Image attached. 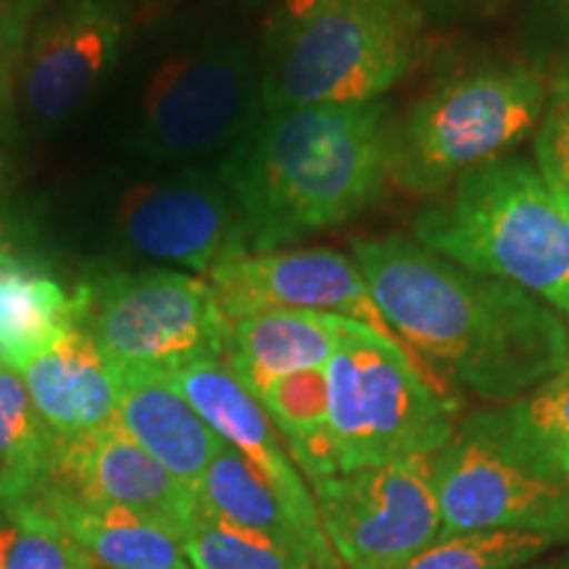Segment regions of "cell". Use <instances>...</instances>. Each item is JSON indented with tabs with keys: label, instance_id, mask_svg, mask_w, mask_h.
<instances>
[{
	"label": "cell",
	"instance_id": "obj_4",
	"mask_svg": "<svg viewBox=\"0 0 569 569\" xmlns=\"http://www.w3.org/2000/svg\"><path fill=\"white\" fill-rule=\"evenodd\" d=\"M411 238L569 317V201L536 163L507 156L459 177L415 219Z\"/></svg>",
	"mask_w": 569,
	"mask_h": 569
},
{
	"label": "cell",
	"instance_id": "obj_32",
	"mask_svg": "<svg viewBox=\"0 0 569 569\" xmlns=\"http://www.w3.org/2000/svg\"><path fill=\"white\" fill-rule=\"evenodd\" d=\"M522 569H569V559H557V561H540V565H528Z\"/></svg>",
	"mask_w": 569,
	"mask_h": 569
},
{
	"label": "cell",
	"instance_id": "obj_33",
	"mask_svg": "<svg viewBox=\"0 0 569 569\" xmlns=\"http://www.w3.org/2000/svg\"><path fill=\"white\" fill-rule=\"evenodd\" d=\"M3 188H6V161L3 156H0V196H3Z\"/></svg>",
	"mask_w": 569,
	"mask_h": 569
},
{
	"label": "cell",
	"instance_id": "obj_30",
	"mask_svg": "<svg viewBox=\"0 0 569 569\" xmlns=\"http://www.w3.org/2000/svg\"><path fill=\"white\" fill-rule=\"evenodd\" d=\"M13 74H17V63H0V124L9 117L13 103Z\"/></svg>",
	"mask_w": 569,
	"mask_h": 569
},
{
	"label": "cell",
	"instance_id": "obj_22",
	"mask_svg": "<svg viewBox=\"0 0 569 569\" xmlns=\"http://www.w3.org/2000/svg\"><path fill=\"white\" fill-rule=\"evenodd\" d=\"M280 432L298 472L311 486L338 475L336 448L330 438V403H327L325 369L284 375L253 396Z\"/></svg>",
	"mask_w": 569,
	"mask_h": 569
},
{
	"label": "cell",
	"instance_id": "obj_7",
	"mask_svg": "<svg viewBox=\"0 0 569 569\" xmlns=\"http://www.w3.org/2000/svg\"><path fill=\"white\" fill-rule=\"evenodd\" d=\"M443 536L532 532L569 540V480L480 411L432 453Z\"/></svg>",
	"mask_w": 569,
	"mask_h": 569
},
{
	"label": "cell",
	"instance_id": "obj_15",
	"mask_svg": "<svg viewBox=\"0 0 569 569\" xmlns=\"http://www.w3.org/2000/svg\"><path fill=\"white\" fill-rule=\"evenodd\" d=\"M40 482L82 501L132 511L177 540H182L198 507V498L134 443L119 417L90 436H59L51 467Z\"/></svg>",
	"mask_w": 569,
	"mask_h": 569
},
{
	"label": "cell",
	"instance_id": "obj_21",
	"mask_svg": "<svg viewBox=\"0 0 569 569\" xmlns=\"http://www.w3.org/2000/svg\"><path fill=\"white\" fill-rule=\"evenodd\" d=\"M198 501L213 517L224 519L240 530L259 532V536L274 540L277 546L298 553L317 569L315 557H311L290 509L264 480V475L230 443H222L217 459L211 461Z\"/></svg>",
	"mask_w": 569,
	"mask_h": 569
},
{
	"label": "cell",
	"instance_id": "obj_20",
	"mask_svg": "<svg viewBox=\"0 0 569 569\" xmlns=\"http://www.w3.org/2000/svg\"><path fill=\"white\" fill-rule=\"evenodd\" d=\"M82 317L80 288L69 293L38 261L11 248L0 256V365L24 372Z\"/></svg>",
	"mask_w": 569,
	"mask_h": 569
},
{
	"label": "cell",
	"instance_id": "obj_25",
	"mask_svg": "<svg viewBox=\"0 0 569 569\" xmlns=\"http://www.w3.org/2000/svg\"><path fill=\"white\" fill-rule=\"evenodd\" d=\"M557 543L532 532H459L440 536L396 569H522Z\"/></svg>",
	"mask_w": 569,
	"mask_h": 569
},
{
	"label": "cell",
	"instance_id": "obj_1",
	"mask_svg": "<svg viewBox=\"0 0 569 569\" xmlns=\"http://www.w3.org/2000/svg\"><path fill=\"white\" fill-rule=\"evenodd\" d=\"M351 259L388 330L469 393L517 401L569 365L565 317L517 284L403 234L356 240Z\"/></svg>",
	"mask_w": 569,
	"mask_h": 569
},
{
	"label": "cell",
	"instance_id": "obj_10",
	"mask_svg": "<svg viewBox=\"0 0 569 569\" xmlns=\"http://www.w3.org/2000/svg\"><path fill=\"white\" fill-rule=\"evenodd\" d=\"M432 457L315 482L319 522L346 569H396L443 536Z\"/></svg>",
	"mask_w": 569,
	"mask_h": 569
},
{
	"label": "cell",
	"instance_id": "obj_6",
	"mask_svg": "<svg viewBox=\"0 0 569 569\" xmlns=\"http://www.w3.org/2000/svg\"><path fill=\"white\" fill-rule=\"evenodd\" d=\"M325 375L338 475L432 457L457 436V401L393 332L361 322Z\"/></svg>",
	"mask_w": 569,
	"mask_h": 569
},
{
	"label": "cell",
	"instance_id": "obj_13",
	"mask_svg": "<svg viewBox=\"0 0 569 569\" xmlns=\"http://www.w3.org/2000/svg\"><path fill=\"white\" fill-rule=\"evenodd\" d=\"M209 284L230 325L261 311H325L390 332L356 261L330 248L234 256Z\"/></svg>",
	"mask_w": 569,
	"mask_h": 569
},
{
	"label": "cell",
	"instance_id": "obj_12",
	"mask_svg": "<svg viewBox=\"0 0 569 569\" xmlns=\"http://www.w3.org/2000/svg\"><path fill=\"white\" fill-rule=\"evenodd\" d=\"M130 251L167 264L211 272L248 253L246 227L230 184L203 169L127 190L117 217Z\"/></svg>",
	"mask_w": 569,
	"mask_h": 569
},
{
	"label": "cell",
	"instance_id": "obj_28",
	"mask_svg": "<svg viewBox=\"0 0 569 569\" xmlns=\"http://www.w3.org/2000/svg\"><path fill=\"white\" fill-rule=\"evenodd\" d=\"M42 0H0V63H17Z\"/></svg>",
	"mask_w": 569,
	"mask_h": 569
},
{
	"label": "cell",
	"instance_id": "obj_18",
	"mask_svg": "<svg viewBox=\"0 0 569 569\" xmlns=\"http://www.w3.org/2000/svg\"><path fill=\"white\" fill-rule=\"evenodd\" d=\"M359 325L325 311H261L232 322L227 365L256 396L277 377L325 369Z\"/></svg>",
	"mask_w": 569,
	"mask_h": 569
},
{
	"label": "cell",
	"instance_id": "obj_35",
	"mask_svg": "<svg viewBox=\"0 0 569 569\" xmlns=\"http://www.w3.org/2000/svg\"><path fill=\"white\" fill-rule=\"evenodd\" d=\"M148 3H167V0H148Z\"/></svg>",
	"mask_w": 569,
	"mask_h": 569
},
{
	"label": "cell",
	"instance_id": "obj_24",
	"mask_svg": "<svg viewBox=\"0 0 569 569\" xmlns=\"http://www.w3.org/2000/svg\"><path fill=\"white\" fill-rule=\"evenodd\" d=\"M488 415L515 443L561 472V459L569 453V365L530 393Z\"/></svg>",
	"mask_w": 569,
	"mask_h": 569
},
{
	"label": "cell",
	"instance_id": "obj_17",
	"mask_svg": "<svg viewBox=\"0 0 569 569\" xmlns=\"http://www.w3.org/2000/svg\"><path fill=\"white\" fill-rule=\"evenodd\" d=\"M21 377L56 436H90L119 417V369L82 325L27 365Z\"/></svg>",
	"mask_w": 569,
	"mask_h": 569
},
{
	"label": "cell",
	"instance_id": "obj_8",
	"mask_svg": "<svg viewBox=\"0 0 569 569\" xmlns=\"http://www.w3.org/2000/svg\"><path fill=\"white\" fill-rule=\"evenodd\" d=\"M80 325L117 367L174 369L227 359L232 325L209 280L148 269L80 284Z\"/></svg>",
	"mask_w": 569,
	"mask_h": 569
},
{
	"label": "cell",
	"instance_id": "obj_31",
	"mask_svg": "<svg viewBox=\"0 0 569 569\" xmlns=\"http://www.w3.org/2000/svg\"><path fill=\"white\" fill-rule=\"evenodd\" d=\"M11 248H17V243H13V238L9 234V227H6L3 219H0V256L9 253Z\"/></svg>",
	"mask_w": 569,
	"mask_h": 569
},
{
	"label": "cell",
	"instance_id": "obj_26",
	"mask_svg": "<svg viewBox=\"0 0 569 569\" xmlns=\"http://www.w3.org/2000/svg\"><path fill=\"white\" fill-rule=\"evenodd\" d=\"M0 569H101L51 517L21 509L0 522Z\"/></svg>",
	"mask_w": 569,
	"mask_h": 569
},
{
	"label": "cell",
	"instance_id": "obj_36",
	"mask_svg": "<svg viewBox=\"0 0 569 569\" xmlns=\"http://www.w3.org/2000/svg\"><path fill=\"white\" fill-rule=\"evenodd\" d=\"M482 3H488V0H482Z\"/></svg>",
	"mask_w": 569,
	"mask_h": 569
},
{
	"label": "cell",
	"instance_id": "obj_27",
	"mask_svg": "<svg viewBox=\"0 0 569 569\" xmlns=\"http://www.w3.org/2000/svg\"><path fill=\"white\" fill-rule=\"evenodd\" d=\"M532 151L540 177L569 201V77L549 90Z\"/></svg>",
	"mask_w": 569,
	"mask_h": 569
},
{
	"label": "cell",
	"instance_id": "obj_9",
	"mask_svg": "<svg viewBox=\"0 0 569 569\" xmlns=\"http://www.w3.org/2000/svg\"><path fill=\"white\" fill-rule=\"evenodd\" d=\"M261 111V71L251 53L243 42H213L153 71L142 96L138 142L159 159L222 156L227 161Z\"/></svg>",
	"mask_w": 569,
	"mask_h": 569
},
{
	"label": "cell",
	"instance_id": "obj_29",
	"mask_svg": "<svg viewBox=\"0 0 569 569\" xmlns=\"http://www.w3.org/2000/svg\"><path fill=\"white\" fill-rule=\"evenodd\" d=\"M546 17H549L551 30L569 48V0H546Z\"/></svg>",
	"mask_w": 569,
	"mask_h": 569
},
{
	"label": "cell",
	"instance_id": "obj_14",
	"mask_svg": "<svg viewBox=\"0 0 569 569\" xmlns=\"http://www.w3.org/2000/svg\"><path fill=\"white\" fill-rule=\"evenodd\" d=\"M172 377L203 422L224 443L243 453L264 475L274 493L282 498V503L290 509L296 525L303 532L317 569H340V559L325 536L322 522H319L315 493L296 469V461L290 459L288 448H284L272 419L267 417L264 407L234 377L227 359L196 361V365L174 369Z\"/></svg>",
	"mask_w": 569,
	"mask_h": 569
},
{
	"label": "cell",
	"instance_id": "obj_5",
	"mask_svg": "<svg viewBox=\"0 0 569 569\" xmlns=\"http://www.w3.org/2000/svg\"><path fill=\"white\" fill-rule=\"evenodd\" d=\"M549 88L530 63H482L438 82L390 127V182L436 196L507 159L543 119Z\"/></svg>",
	"mask_w": 569,
	"mask_h": 569
},
{
	"label": "cell",
	"instance_id": "obj_2",
	"mask_svg": "<svg viewBox=\"0 0 569 569\" xmlns=\"http://www.w3.org/2000/svg\"><path fill=\"white\" fill-rule=\"evenodd\" d=\"M388 106L325 103L261 111L219 167L243 217L248 253L338 227L390 182Z\"/></svg>",
	"mask_w": 569,
	"mask_h": 569
},
{
	"label": "cell",
	"instance_id": "obj_16",
	"mask_svg": "<svg viewBox=\"0 0 569 569\" xmlns=\"http://www.w3.org/2000/svg\"><path fill=\"white\" fill-rule=\"evenodd\" d=\"M119 369V422L172 478L198 498L224 440L203 422L177 388L172 372L153 367Z\"/></svg>",
	"mask_w": 569,
	"mask_h": 569
},
{
	"label": "cell",
	"instance_id": "obj_11",
	"mask_svg": "<svg viewBox=\"0 0 569 569\" xmlns=\"http://www.w3.org/2000/svg\"><path fill=\"white\" fill-rule=\"evenodd\" d=\"M124 38L127 17L117 0H63L27 32L13 98L38 124H63L106 80Z\"/></svg>",
	"mask_w": 569,
	"mask_h": 569
},
{
	"label": "cell",
	"instance_id": "obj_34",
	"mask_svg": "<svg viewBox=\"0 0 569 569\" xmlns=\"http://www.w3.org/2000/svg\"><path fill=\"white\" fill-rule=\"evenodd\" d=\"M561 472H565L567 480H569V453H567L565 459H561Z\"/></svg>",
	"mask_w": 569,
	"mask_h": 569
},
{
	"label": "cell",
	"instance_id": "obj_19",
	"mask_svg": "<svg viewBox=\"0 0 569 569\" xmlns=\"http://www.w3.org/2000/svg\"><path fill=\"white\" fill-rule=\"evenodd\" d=\"M21 509L51 517L101 569H190L180 540L127 509L82 501L48 482H40Z\"/></svg>",
	"mask_w": 569,
	"mask_h": 569
},
{
	"label": "cell",
	"instance_id": "obj_3",
	"mask_svg": "<svg viewBox=\"0 0 569 569\" xmlns=\"http://www.w3.org/2000/svg\"><path fill=\"white\" fill-rule=\"evenodd\" d=\"M425 46L417 0H280L264 32L261 106L380 101Z\"/></svg>",
	"mask_w": 569,
	"mask_h": 569
},
{
	"label": "cell",
	"instance_id": "obj_23",
	"mask_svg": "<svg viewBox=\"0 0 569 569\" xmlns=\"http://www.w3.org/2000/svg\"><path fill=\"white\" fill-rule=\"evenodd\" d=\"M190 569H315L298 553L259 532H248L213 517L198 501L180 540Z\"/></svg>",
	"mask_w": 569,
	"mask_h": 569
}]
</instances>
